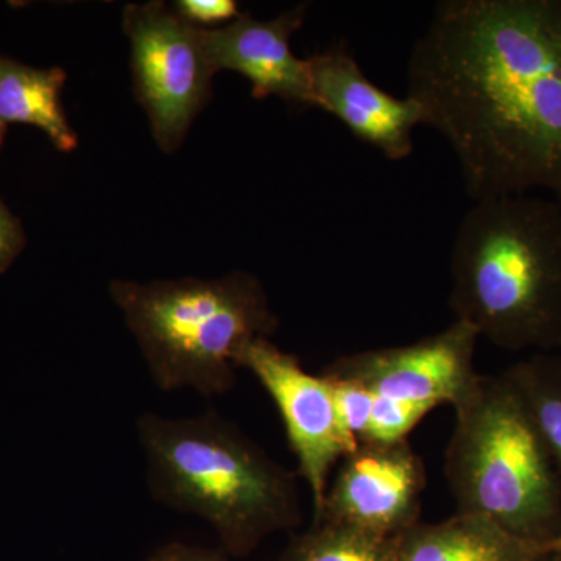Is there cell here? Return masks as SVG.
Masks as SVG:
<instances>
[{
    "label": "cell",
    "instance_id": "cell-1",
    "mask_svg": "<svg viewBox=\"0 0 561 561\" xmlns=\"http://www.w3.org/2000/svg\"><path fill=\"white\" fill-rule=\"evenodd\" d=\"M472 201L561 202V0H442L408 62Z\"/></svg>",
    "mask_w": 561,
    "mask_h": 561
},
{
    "label": "cell",
    "instance_id": "cell-2",
    "mask_svg": "<svg viewBox=\"0 0 561 561\" xmlns=\"http://www.w3.org/2000/svg\"><path fill=\"white\" fill-rule=\"evenodd\" d=\"M449 308L479 339L522 353L561 351V202L485 198L454 238Z\"/></svg>",
    "mask_w": 561,
    "mask_h": 561
},
{
    "label": "cell",
    "instance_id": "cell-3",
    "mask_svg": "<svg viewBox=\"0 0 561 561\" xmlns=\"http://www.w3.org/2000/svg\"><path fill=\"white\" fill-rule=\"evenodd\" d=\"M136 431L151 496L205 519L231 552L301 523L294 472L216 411L187 419L146 412Z\"/></svg>",
    "mask_w": 561,
    "mask_h": 561
},
{
    "label": "cell",
    "instance_id": "cell-4",
    "mask_svg": "<svg viewBox=\"0 0 561 561\" xmlns=\"http://www.w3.org/2000/svg\"><path fill=\"white\" fill-rule=\"evenodd\" d=\"M110 295L165 391L228 393L238 382L242 350L271 339L279 324L261 280L243 271L217 279H116Z\"/></svg>",
    "mask_w": 561,
    "mask_h": 561
},
{
    "label": "cell",
    "instance_id": "cell-5",
    "mask_svg": "<svg viewBox=\"0 0 561 561\" xmlns=\"http://www.w3.org/2000/svg\"><path fill=\"white\" fill-rule=\"evenodd\" d=\"M454 412L445 476L457 513L531 540L560 537V479L507 375L479 373Z\"/></svg>",
    "mask_w": 561,
    "mask_h": 561
},
{
    "label": "cell",
    "instance_id": "cell-6",
    "mask_svg": "<svg viewBox=\"0 0 561 561\" xmlns=\"http://www.w3.org/2000/svg\"><path fill=\"white\" fill-rule=\"evenodd\" d=\"M124 31L131 43L136 99L147 111L160 149L175 151L192 122L209 102L214 70L198 27L165 3H130Z\"/></svg>",
    "mask_w": 561,
    "mask_h": 561
},
{
    "label": "cell",
    "instance_id": "cell-7",
    "mask_svg": "<svg viewBox=\"0 0 561 561\" xmlns=\"http://www.w3.org/2000/svg\"><path fill=\"white\" fill-rule=\"evenodd\" d=\"M238 364L254 375L275 402L317 515L332 470L359 445L343 427L330 381L321 373L306 371L295 354L279 350L267 337L250 342Z\"/></svg>",
    "mask_w": 561,
    "mask_h": 561
},
{
    "label": "cell",
    "instance_id": "cell-8",
    "mask_svg": "<svg viewBox=\"0 0 561 561\" xmlns=\"http://www.w3.org/2000/svg\"><path fill=\"white\" fill-rule=\"evenodd\" d=\"M479 335L470 324L451 327L409 345L362 351L339 357L321 370L332 381L354 383L373 397L430 413L456 405L478 378L474 357Z\"/></svg>",
    "mask_w": 561,
    "mask_h": 561
},
{
    "label": "cell",
    "instance_id": "cell-9",
    "mask_svg": "<svg viewBox=\"0 0 561 561\" xmlns=\"http://www.w3.org/2000/svg\"><path fill=\"white\" fill-rule=\"evenodd\" d=\"M316 523L400 538L420 523L426 468L409 440L359 443L341 460Z\"/></svg>",
    "mask_w": 561,
    "mask_h": 561
},
{
    "label": "cell",
    "instance_id": "cell-10",
    "mask_svg": "<svg viewBox=\"0 0 561 561\" xmlns=\"http://www.w3.org/2000/svg\"><path fill=\"white\" fill-rule=\"evenodd\" d=\"M316 108L327 111L362 142L375 147L390 161L413 153V133L423 125L419 103L394 98L362 70L345 41L308 58Z\"/></svg>",
    "mask_w": 561,
    "mask_h": 561
},
{
    "label": "cell",
    "instance_id": "cell-11",
    "mask_svg": "<svg viewBox=\"0 0 561 561\" xmlns=\"http://www.w3.org/2000/svg\"><path fill=\"white\" fill-rule=\"evenodd\" d=\"M308 5L294 7L273 20L262 21L241 13L220 28L198 27L203 50L214 72L232 70L251 83L253 98H279L291 105L313 102L308 60L290 49V39L306 21Z\"/></svg>",
    "mask_w": 561,
    "mask_h": 561
},
{
    "label": "cell",
    "instance_id": "cell-12",
    "mask_svg": "<svg viewBox=\"0 0 561 561\" xmlns=\"http://www.w3.org/2000/svg\"><path fill=\"white\" fill-rule=\"evenodd\" d=\"M560 552L561 535L531 540L457 512L445 522L419 523L398 541L400 561H549Z\"/></svg>",
    "mask_w": 561,
    "mask_h": 561
},
{
    "label": "cell",
    "instance_id": "cell-13",
    "mask_svg": "<svg viewBox=\"0 0 561 561\" xmlns=\"http://www.w3.org/2000/svg\"><path fill=\"white\" fill-rule=\"evenodd\" d=\"M65 81L61 68H31L0 55V122L38 127L58 150L72 151L79 140L61 105Z\"/></svg>",
    "mask_w": 561,
    "mask_h": 561
},
{
    "label": "cell",
    "instance_id": "cell-14",
    "mask_svg": "<svg viewBox=\"0 0 561 561\" xmlns=\"http://www.w3.org/2000/svg\"><path fill=\"white\" fill-rule=\"evenodd\" d=\"M504 373L522 394L561 483V351L531 353Z\"/></svg>",
    "mask_w": 561,
    "mask_h": 561
},
{
    "label": "cell",
    "instance_id": "cell-15",
    "mask_svg": "<svg viewBox=\"0 0 561 561\" xmlns=\"http://www.w3.org/2000/svg\"><path fill=\"white\" fill-rule=\"evenodd\" d=\"M398 541L316 523L290 542L280 561H400Z\"/></svg>",
    "mask_w": 561,
    "mask_h": 561
},
{
    "label": "cell",
    "instance_id": "cell-16",
    "mask_svg": "<svg viewBox=\"0 0 561 561\" xmlns=\"http://www.w3.org/2000/svg\"><path fill=\"white\" fill-rule=\"evenodd\" d=\"M328 379V378H327ZM334 390L335 404L343 427L356 438L357 443H364L370 437L373 408L375 397L354 383L332 381L328 379Z\"/></svg>",
    "mask_w": 561,
    "mask_h": 561
},
{
    "label": "cell",
    "instance_id": "cell-17",
    "mask_svg": "<svg viewBox=\"0 0 561 561\" xmlns=\"http://www.w3.org/2000/svg\"><path fill=\"white\" fill-rule=\"evenodd\" d=\"M172 10L187 24H220L241 16L234 0H179Z\"/></svg>",
    "mask_w": 561,
    "mask_h": 561
},
{
    "label": "cell",
    "instance_id": "cell-18",
    "mask_svg": "<svg viewBox=\"0 0 561 561\" xmlns=\"http://www.w3.org/2000/svg\"><path fill=\"white\" fill-rule=\"evenodd\" d=\"M25 247V234L20 220L0 201V275L10 268Z\"/></svg>",
    "mask_w": 561,
    "mask_h": 561
},
{
    "label": "cell",
    "instance_id": "cell-19",
    "mask_svg": "<svg viewBox=\"0 0 561 561\" xmlns=\"http://www.w3.org/2000/svg\"><path fill=\"white\" fill-rule=\"evenodd\" d=\"M150 561H221L213 552L203 551V549L191 548V546L175 545L165 546L160 549Z\"/></svg>",
    "mask_w": 561,
    "mask_h": 561
},
{
    "label": "cell",
    "instance_id": "cell-20",
    "mask_svg": "<svg viewBox=\"0 0 561 561\" xmlns=\"http://www.w3.org/2000/svg\"><path fill=\"white\" fill-rule=\"evenodd\" d=\"M7 125L0 122V147H2L3 138H5Z\"/></svg>",
    "mask_w": 561,
    "mask_h": 561
},
{
    "label": "cell",
    "instance_id": "cell-21",
    "mask_svg": "<svg viewBox=\"0 0 561 561\" xmlns=\"http://www.w3.org/2000/svg\"><path fill=\"white\" fill-rule=\"evenodd\" d=\"M549 561H561V552L560 553H557L556 557H553V559L549 560Z\"/></svg>",
    "mask_w": 561,
    "mask_h": 561
}]
</instances>
